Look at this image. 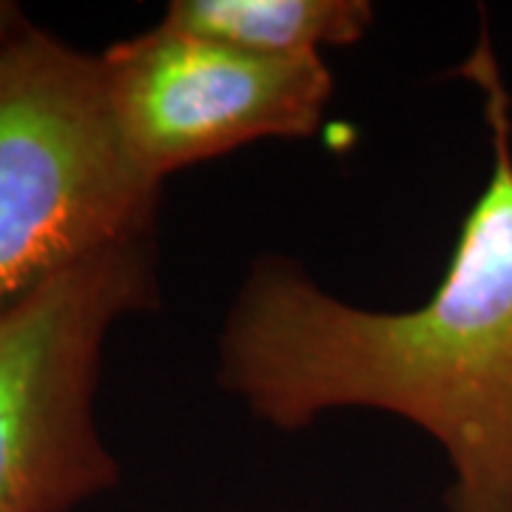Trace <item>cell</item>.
<instances>
[{"mask_svg":"<svg viewBox=\"0 0 512 512\" xmlns=\"http://www.w3.org/2000/svg\"><path fill=\"white\" fill-rule=\"evenodd\" d=\"M458 72L484 97L493 165L436 293L367 311L288 256H259L225 316L217 376L276 430L342 407L402 416L444 450L450 512H512V106L487 29Z\"/></svg>","mask_w":512,"mask_h":512,"instance_id":"obj_1","label":"cell"},{"mask_svg":"<svg viewBox=\"0 0 512 512\" xmlns=\"http://www.w3.org/2000/svg\"><path fill=\"white\" fill-rule=\"evenodd\" d=\"M160 194L128 154L103 55L23 20L0 43V311L151 237Z\"/></svg>","mask_w":512,"mask_h":512,"instance_id":"obj_2","label":"cell"},{"mask_svg":"<svg viewBox=\"0 0 512 512\" xmlns=\"http://www.w3.org/2000/svg\"><path fill=\"white\" fill-rule=\"evenodd\" d=\"M157 242L111 245L0 311V512H74L120 484L94 396L111 328L157 311Z\"/></svg>","mask_w":512,"mask_h":512,"instance_id":"obj_3","label":"cell"},{"mask_svg":"<svg viewBox=\"0 0 512 512\" xmlns=\"http://www.w3.org/2000/svg\"><path fill=\"white\" fill-rule=\"evenodd\" d=\"M128 154L154 185L268 137L313 134L333 94L322 57H259L163 23L103 52Z\"/></svg>","mask_w":512,"mask_h":512,"instance_id":"obj_4","label":"cell"},{"mask_svg":"<svg viewBox=\"0 0 512 512\" xmlns=\"http://www.w3.org/2000/svg\"><path fill=\"white\" fill-rule=\"evenodd\" d=\"M163 26L259 57H322L350 46L373 23L367 0H174Z\"/></svg>","mask_w":512,"mask_h":512,"instance_id":"obj_5","label":"cell"},{"mask_svg":"<svg viewBox=\"0 0 512 512\" xmlns=\"http://www.w3.org/2000/svg\"><path fill=\"white\" fill-rule=\"evenodd\" d=\"M23 20L26 18H23V12H20L18 3H12V0H0V43L15 32Z\"/></svg>","mask_w":512,"mask_h":512,"instance_id":"obj_6","label":"cell"}]
</instances>
